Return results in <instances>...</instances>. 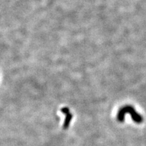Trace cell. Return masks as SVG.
I'll use <instances>...</instances> for the list:
<instances>
[{"label":"cell","instance_id":"1","mask_svg":"<svg viewBox=\"0 0 146 146\" xmlns=\"http://www.w3.org/2000/svg\"><path fill=\"white\" fill-rule=\"evenodd\" d=\"M129 113L131 115L132 119L134 122L137 123H141L143 121V118L141 115H140L137 111L134 109V108L131 106H127L123 107L118 112L117 120L119 122H123L125 120V115Z\"/></svg>","mask_w":146,"mask_h":146},{"label":"cell","instance_id":"2","mask_svg":"<svg viewBox=\"0 0 146 146\" xmlns=\"http://www.w3.org/2000/svg\"><path fill=\"white\" fill-rule=\"evenodd\" d=\"M62 112L64 113V114L66 115L64 123V129H67V128L69 127V125H70L71 120H72V115L70 112V110H69V109L66 107L63 108L62 109Z\"/></svg>","mask_w":146,"mask_h":146}]
</instances>
